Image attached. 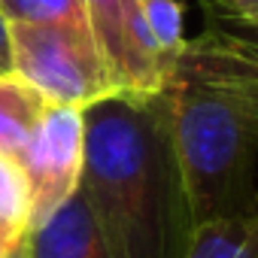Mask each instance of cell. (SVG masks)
<instances>
[{"label": "cell", "mask_w": 258, "mask_h": 258, "mask_svg": "<svg viewBox=\"0 0 258 258\" xmlns=\"http://www.w3.org/2000/svg\"><path fill=\"white\" fill-rule=\"evenodd\" d=\"M82 155H85L82 109L64 103H46L25 152L19 155V164L31 188V228L46 222L58 207H64L79 191Z\"/></svg>", "instance_id": "5b68a950"}, {"label": "cell", "mask_w": 258, "mask_h": 258, "mask_svg": "<svg viewBox=\"0 0 258 258\" xmlns=\"http://www.w3.org/2000/svg\"><path fill=\"white\" fill-rule=\"evenodd\" d=\"M7 255H10V252H7V246H4V243H0V258H7Z\"/></svg>", "instance_id": "9a60e30c"}, {"label": "cell", "mask_w": 258, "mask_h": 258, "mask_svg": "<svg viewBox=\"0 0 258 258\" xmlns=\"http://www.w3.org/2000/svg\"><path fill=\"white\" fill-rule=\"evenodd\" d=\"M7 258H109V252L82 191H76L46 222L31 228Z\"/></svg>", "instance_id": "52a82bcc"}, {"label": "cell", "mask_w": 258, "mask_h": 258, "mask_svg": "<svg viewBox=\"0 0 258 258\" xmlns=\"http://www.w3.org/2000/svg\"><path fill=\"white\" fill-rule=\"evenodd\" d=\"M204 31L185 40L173 67L201 76L258 85V22L234 13L228 0H198Z\"/></svg>", "instance_id": "8992f818"}, {"label": "cell", "mask_w": 258, "mask_h": 258, "mask_svg": "<svg viewBox=\"0 0 258 258\" xmlns=\"http://www.w3.org/2000/svg\"><path fill=\"white\" fill-rule=\"evenodd\" d=\"M0 73H7V67H4V64H0Z\"/></svg>", "instance_id": "2e32d148"}, {"label": "cell", "mask_w": 258, "mask_h": 258, "mask_svg": "<svg viewBox=\"0 0 258 258\" xmlns=\"http://www.w3.org/2000/svg\"><path fill=\"white\" fill-rule=\"evenodd\" d=\"M182 258H258V207L195 225Z\"/></svg>", "instance_id": "9c48e42d"}, {"label": "cell", "mask_w": 258, "mask_h": 258, "mask_svg": "<svg viewBox=\"0 0 258 258\" xmlns=\"http://www.w3.org/2000/svg\"><path fill=\"white\" fill-rule=\"evenodd\" d=\"M0 16H4L7 22L61 25V28H73V31L91 34L82 0H0Z\"/></svg>", "instance_id": "8fae6325"}, {"label": "cell", "mask_w": 258, "mask_h": 258, "mask_svg": "<svg viewBox=\"0 0 258 258\" xmlns=\"http://www.w3.org/2000/svg\"><path fill=\"white\" fill-rule=\"evenodd\" d=\"M103 67L121 94H158L170 67L146 25L143 0H82Z\"/></svg>", "instance_id": "277c9868"}, {"label": "cell", "mask_w": 258, "mask_h": 258, "mask_svg": "<svg viewBox=\"0 0 258 258\" xmlns=\"http://www.w3.org/2000/svg\"><path fill=\"white\" fill-rule=\"evenodd\" d=\"M7 40L10 70L34 85L49 103L85 109L115 94L91 34L61 25L7 22Z\"/></svg>", "instance_id": "3957f363"}, {"label": "cell", "mask_w": 258, "mask_h": 258, "mask_svg": "<svg viewBox=\"0 0 258 258\" xmlns=\"http://www.w3.org/2000/svg\"><path fill=\"white\" fill-rule=\"evenodd\" d=\"M143 16H146V25L173 73V64L185 46V37H182V4L179 0H143Z\"/></svg>", "instance_id": "7c38bea8"}, {"label": "cell", "mask_w": 258, "mask_h": 258, "mask_svg": "<svg viewBox=\"0 0 258 258\" xmlns=\"http://www.w3.org/2000/svg\"><path fill=\"white\" fill-rule=\"evenodd\" d=\"M79 191L109 258H182L195 216L158 94H109L82 109Z\"/></svg>", "instance_id": "6da1fadb"}, {"label": "cell", "mask_w": 258, "mask_h": 258, "mask_svg": "<svg viewBox=\"0 0 258 258\" xmlns=\"http://www.w3.org/2000/svg\"><path fill=\"white\" fill-rule=\"evenodd\" d=\"M0 64L10 70V40H7V19L0 16Z\"/></svg>", "instance_id": "5bb4252c"}, {"label": "cell", "mask_w": 258, "mask_h": 258, "mask_svg": "<svg viewBox=\"0 0 258 258\" xmlns=\"http://www.w3.org/2000/svg\"><path fill=\"white\" fill-rule=\"evenodd\" d=\"M170 134L195 225L258 207V85L173 67Z\"/></svg>", "instance_id": "7a4b0ae2"}, {"label": "cell", "mask_w": 258, "mask_h": 258, "mask_svg": "<svg viewBox=\"0 0 258 258\" xmlns=\"http://www.w3.org/2000/svg\"><path fill=\"white\" fill-rule=\"evenodd\" d=\"M46 103L49 100L13 70L0 73V155L19 161Z\"/></svg>", "instance_id": "ba28073f"}, {"label": "cell", "mask_w": 258, "mask_h": 258, "mask_svg": "<svg viewBox=\"0 0 258 258\" xmlns=\"http://www.w3.org/2000/svg\"><path fill=\"white\" fill-rule=\"evenodd\" d=\"M31 228V188L22 164L0 155V243L13 252Z\"/></svg>", "instance_id": "30bf717a"}, {"label": "cell", "mask_w": 258, "mask_h": 258, "mask_svg": "<svg viewBox=\"0 0 258 258\" xmlns=\"http://www.w3.org/2000/svg\"><path fill=\"white\" fill-rule=\"evenodd\" d=\"M228 7L246 19H255L258 22V0H228Z\"/></svg>", "instance_id": "4fadbf2b"}]
</instances>
